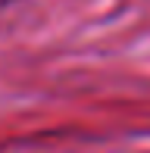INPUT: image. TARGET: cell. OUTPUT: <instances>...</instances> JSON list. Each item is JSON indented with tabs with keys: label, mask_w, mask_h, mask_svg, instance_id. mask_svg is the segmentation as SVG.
Wrapping results in <instances>:
<instances>
[]
</instances>
